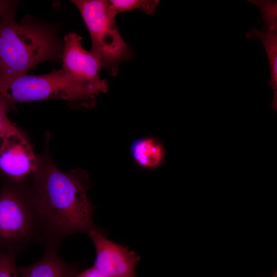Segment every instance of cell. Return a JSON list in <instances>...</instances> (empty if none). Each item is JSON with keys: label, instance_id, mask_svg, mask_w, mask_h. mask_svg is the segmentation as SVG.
<instances>
[{"label": "cell", "instance_id": "obj_6", "mask_svg": "<svg viewBox=\"0 0 277 277\" xmlns=\"http://www.w3.org/2000/svg\"><path fill=\"white\" fill-rule=\"evenodd\" d=\"M82 41V37L74 32L65 36L61 56L62 69L80 89L96 102V97L100 93L108 91V83L100 76L102 67L99 60L90 51L83 48Z\"/></svg>", "mask_w": 277, "mask_h": 277}, {"label": "cell", "instance_id": "obj_12", "mask_svg": "<svg viewBox=\"0 0 277 277\" xmlns=\"http://www.w3.org/2000/svg\"><path fill=\"white\" fill-rule=\"evenodd\" d=\"M109 9L115 17L119 13L136 9L152 15L159 5V0H109Z\"/></svg>", "mask_w": 277, "mask_h": 277}, {"label": "cell", "instance_id": "obj_5", "mask_svg": "<svg viewBox=\"0 0 277 277\" xmlns=\"http://www.w3.org/2000/svg\"><path fill=\"white\" fill-rule=\"evenodd\" d=\"M90 34V51L99 60L102 69L108 70L112 76L118 72L119 64L131 60L133 54L129 45L120 33L115 17L106 0H73Z\"/></svg>", "mask_w": 277, "mask_h": 277}, {"label": "cell", "instance_id": "obj_8", "mask_svg": "<svg viewBox=\"0 0 277 277\" xmlns=\"http://www.w3.org/2000/svg\"><path fill=\"white\" fill-rule=\"evenodd\" d=\"M104 233L93 230L87 234L95 248L93 266L106 277H137L135 267L140 256L128 247L107 239Z\"/></svg>", "mask_w": 277, "mask_h": 277}, {"label": "cell", "instance_id": "obj_9", "mask_svg": "<svg viewBox=\"0 0 277 277\" xmlns=\"http://www.w3.org/2000/svg\"><path fill=\"white\" fill-rule=\"evenodd\" d=\"M59 245L51 244L45 247L42 258L27 266H19L17 271L21 277H74L78 273L76 263L64 261L58 254Z\"/></svg>", "mask_w": 277, "mask_h": 277}, {"label": "cell", "instance_id": "obj_11", "mask_svg": "<svg viewBox=\"0 0 277 277\" xmlns=\"http://www.w3.org/2000/svg\"><path fill=\"white\" fill-rule=\"evenodd\" d=\"M246 37L256 38L262 42L268 58L270 77L268 85L272 88L273 97L271 103L272 110H277V32H264L253 28L247 32Z\"/></svg>", "mask_w": 277, "mask_h": 277}, {"label": "cell", "instance_id": "obj_3", "mask_svg": "<svg viewBox=\"0 0 277 277\" xmlns=\"http://www.w3.org/2000/svg\"><path fill=\"white\" fill-rule=\"evenodd\" d=\"M53 243L29 184L4 182L0 189V253L17 255L32 244Z\"/></svg>", "mask_w": 277, "mask_h": 277}, {"label": "cell", "instance_id": "obj_1", "mask_svg": "<svg viewBox=\"0 0 277 277\" xmlns=\"http://www.w3.org/2000/svg\"><path fill=\"white\" fill-rule=\"evenodd\" d=\"M47 220L53 241L60 244L67 236L104 231L94 223V206L89 200L86 172L76 169L64 172L45 155L39 157L29 184Z\"/></svg>", "mask_w": 277, "mask_h": 277}, {"label": "cell", "instance_id": "obj_13", "mask_svg": "<svg viewBox=\"0 0 277 277\" xmlns=\"http://www.w3.org/2000/svg\"><path fill=\"white\" fill-rule=\"evenodd\" d=\"M260 10L263 20L262 31L277 32V1L274 0H250Z\"/></svg>", "mask_w": 277, "mask_h": 277}, {"label": "cell", "instance_id": "obj_10", "mask_svg": "<svg viewBox=\"0 0 277 277\" xmlns=\"http://www.w3.org/2000/svg\"><path fill=\"white\" fill-rule=\"evenodd\" d=\"M130 150L134 161L143 168H155L162 163L164 159V147L154 138H137L131 144Z\"/></svg>", "mask_w": 277, "mask_h": 277}, {"label": "cell", "instance_id": "obj_7", "mask_svg": "<svg viewBox=\"0 0 277 277\" xmlns=\"http://www.w3.org/2000/svg\"><path fill=\"white\" fill-rule=\"evenodd\" d=\"M39 157L19 130L0 142V173L4 182L22 184L37 170Z\"/></svg>", "mask_w": 277, "mask_h": 277}, {"label": "cell", "instance_id": "obj_16", "mask_svg": "<svg viewBox=\"0 0 277 277\" xmlns=\"http://www.w3.org/2000/svg\"><path fill=\"white\" fill-rule=\"evenodd\" d=\"M16 4L15 1L0 0V19L10 13L15 12Z\"/></svg>", "mask_w": 277, "mask_h": 277}, {"label": "cell", "instance_id": "obj_15", "mask_svg": "<svg viewBox=\"0 0 277 277\" xmlns=\"http://www.w3.org/2000/svg\"><path fill=\"white\" fill-rule=\"evenodd\" d=\"M8 110L6 105L0 101V142L7 135L18 130L7 116Z\"/></svg>", "mask_w": 277, "mask_h": 277}, {"label": "cell", "instance_id": "obj_2", "mask_svg": "<svg viewBox=\"0 0 277 277\" xmlns=\"http://www.w3.org/2000/svg\"><path fill=\"white\" fill-rule=\"evenodd\" d=\"M63 41L56 30L32 18L21 23L15 12L0 19V80L16 77L42 63L61 60Z\"/></svg>", "mask_w": 277, "mask_h": 277}, {"label": "cell", "instance_id": "obj_4", "mask_svg": "<svg viewBox=\"0 0 277 277\" xmlns=\"http://www.w3.org/2000/svg\"><path fill=\"white\" fill-rule=\"evenodd\" d=\"M49 99L64 100L72 108L91 109L96 103L62 69L0 80V101L9 109L16 103Z\"/></svg>", "mask_w": 277, "mask_h": 277}, {"label": "cell", "instance_id": "obj_17", "mask_svg": "<svg viewBox=\"0 0 277 277\" xmlns=\"http://www.w3.org/2000/svg\"><path fill=\"white\" fill-rule=\"evenodd\" d=\"M74 277H106L102 274L93 265L80 273Z\"/></svg>", "mask_w": 277, "mask_h": 277}, {"label": "cell", "instance_id": "obj_14", "mask_svg": "<svg viewBox=\"0 0 277 277\" xmlns=\"http://www.w3.org/2000/svg\"><path fill=\"white\" fill-rule=\"evenodd\" d=\"M16 256L14 254L0 253V277H19Z\"/></svg>", "mask_w": 277, "mask_h": 277}]
</instances>
